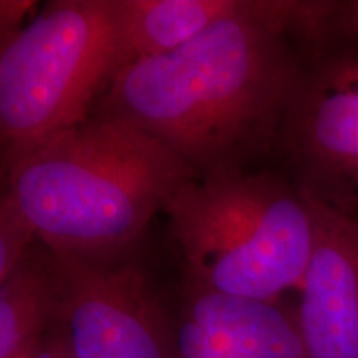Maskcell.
Segmentation results:
<instances>
[{
  "instance_id": "obj_9",
  "label": "cell",
  "mask_w": 358,
  "mask_h": 358,
  "mask_svg": "<svg viewBox=\"0 0 358 358\" xmlns=\"http://www.w3.org/2000/svg\"><path fill=\"white\" fill-rule=\"evenodd\" d=\"M113 3L118 75L129 65L185 47L209 27L244 12L250 0H113Z\"/></svg>"
},
{
  "instance_id": "obj_12",
  "label": "cell",
  "mask_w": 358,
  "mask_h": 358,
  "mask_svg": "<svg viewBox=\"0 0 358 358\" xmlns=\"http://www.w3.org/2000/svg\"><path fill=\"white\" fill-rule=\"evenodd\" d=\"M35 7L32 0H0V48L7 47L19 35L29 12Z\"/></svg>"
},
{
  "instance_id": "obj_1",
  "label": "cell",
  "mask_w": 358,
  "mask_h": 358,
  "mask_svg": "<svg viewBox=\"0 0 358 358\" xmlns=\"http://www.w3.org/2000/svg\"><path fill=\"white\" fill-rule=\"evenodd\" d=\"M317 0H250L166 55L120 71L95 113L171 148L199 176L275 151Z\"/></svg>"
},
{
  "instance_id": "obj_5",
  "label": "cell",
  "mask_w": 358,
  "mask_h": 358,
  "mask_svg": "<svg viewBox=\"0 0 358 358\" xmlns=\"http://www.w3.org/2000/svg\"><path fill=\"white\" fill-rule=\"evenodd\" d=\"M275 151L302 191L358 217V35L330 0L307 30Z\"/></svg>"
},
{
  "instance_id": "obj_3",
  "label": "cell",
  "mask_w": 358,
  "mask_h": 358,
  "mask_svg": "<svg viewBox=\"0 0 358 358\" xmlns=\"http://www.w3.org/2000/svg\"><path fill=\"white\" fill-rule=\"evenodd\" d=\"M164 214L185 280L231 297L284 302L301 285L315 244L312 199L285 173L203 174Z\"/></svg>"
},
{
  "instance_id": "obj_4",
  "label": "cell",
  "mask_w": 358,
  "mask_h": 358,
  "mask_svg": "<svg viewBox=\"0 0 358 358\" xmlns=\"http://www.w3.org/2000/svg\"><path fill=\"white\" fill-rule=\"evenodd\" d=\"M116 75L113 0L47 3L0 48V153L10 171L95 113Z\"/></svg>"
},
{
  "instance_id": "obj_6",
  "label": "cell",
  "mask_w": 358,
  "mask_h": 358,
  "mask_svg": "<svg viewBox=\"0 0 358 358\" xmlns=\"http://www.w3.org/2000/svg\"><path fill=\"white\" fill-rule=\"evenodd\" d=\"M52 254L58 324L73 358H174L173 303L145 267Z\"/></svg>"
},
{
  "instance_id": "obj_7",
  "label": "cell",
  "mask_w": 358,
  "mask_h": 358,
  "mask_svg": "<svg viewBox=\"0 0 358 358\" xmlns=\"http://www.w3.org/2000/svg\"><path fill=\"white\" fill-rule=\"evenodd\" d=\"M308 198L315 244L292 303L303 357L358 358V217Z\"/></svg>"
},
{
  "instance_id": "obj_10",
  "label": "cell",
  "mask_w": 358,
  "mask_h": 358,
  "mask_svg": "<svg viewBox=\"0 0 358 358\" xmlns=\"http://www.w3.org/2000/svg\"><path fill=\"white\" fill-rule=\"evenodd\" d=\"M57 324L55 262L38 241L0 280V358H35Z\"/></svg>"
},
{
  "instance_id": "obj_8",
  "label": "cell",
  "mask_w": 358,
  "mask_h": 358,
  "mask_svg": "<svg viewBox=\"0 0 358 358\" xmlns=\"http://www.w3.org/2000/svg\"><path fill=\"white\" fill-rule=\"evenodd\" d=\"M174 358H306L285 302H259L182 280L173 303Z\"/></svg>"
},
{
  "instance_id": "obj_13",
  "label": "cell",
  "mask_w": 358,
  "mask_h": 358,
  "mask_svg": "<svg viewBox=\"0 0 358 358\" xmlns=\"http://www.w3.org/2000/svg\"><path fill=\"white\" fill-rule=\"evenodd\" d=\"M35 358H73L60 324H57Z\"/></svg>"
},
{
  "instance_id": "obj_14",
  "label": "cell",
  "mask_w": 358,
  "mask_h": 358,
  "mask_svg": "<svg viewBox=\"0 0 358 358\" xmlns=\"http://www.w3.org/2000/svg\"><path fill=\"white\" fill-rule=\"evenodd\" d=\"M332 15L338 25L358 35V0H335L332 2Z\"/></svg>"
},
{
  "instance_id": "obj_2",
  "label": "cell",
  "mask_w": 358,
  "mask_h": 358,
  "mask_svg": "<svg viewBox=\"0 0 358 358\" xmlns=\"http://www.w3.org/2000/svg\"><path fill=\"white\" fill-rule=\"evenodd\" d=\"M199 174L171 148L100 113L22 158L7 192L53 252L128 257L156 214Z\"/></svg>"
},
{
  "instance_id": "obj_11",
  "label": "cell",
  "mask_w": 358,
  "mask_h": 358,
  "mask_svg": "<svg viewBox=\"0 0 358 358\" xmlns=\"http://www.w3.org/2000/svg\"><path fill=\"white\" fill-rule=\"evenodd\" d=\"M40 241L17 201L3 191L0 199V280L6 279Z\"/></svg>"
}]
</instances>
